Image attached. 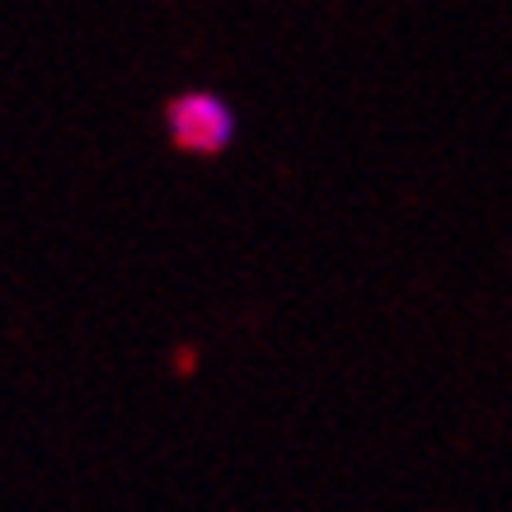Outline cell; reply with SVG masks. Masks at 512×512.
<instances>
[{
    "label": "cell",
    "instance_id": "6da1fadb",
    "mask_svg": "<svg viewBox=\"0 0 512 512\" xmlns=\"http://www.w3.org/2000/svg\"><path fill=\"white\" fill-rule=\"evenodd\" d=\"M226 132H231V123H226V113L212 99H184L179 104V137H184V146L207 151V146H221Z\"/></svg>",
    "mask_w": 512,
    "mask_h": 512
}]
</instances>
